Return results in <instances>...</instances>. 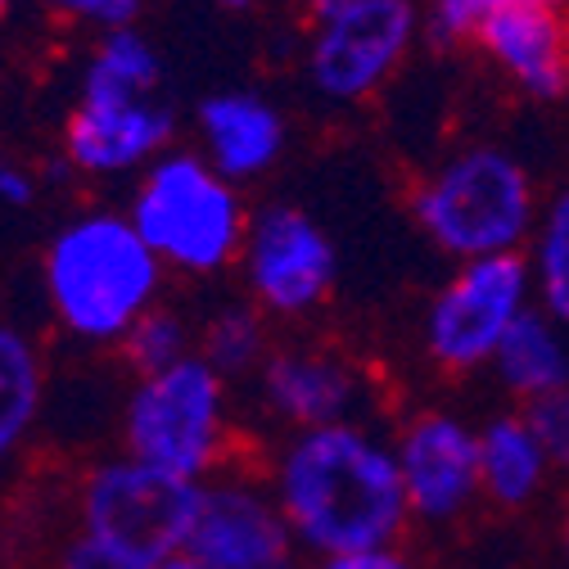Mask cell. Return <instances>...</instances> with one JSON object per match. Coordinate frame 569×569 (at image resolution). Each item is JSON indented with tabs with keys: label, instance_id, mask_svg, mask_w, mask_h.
I'll list each match as a JSON object with an SVG mask.
<instances>
[{
	"label": "cell",
	"instance_id": "obj_27",
	"mask_svg": "<svg viewBox=\"0 0 569 569\" xmlns=\"http://www.w3.org/2000/svg\"><path fill=\"white\" fill-rule=\"evenodd\" d=\"M308 6H312V19L321 23V19H330V14H339L343 6H352V0H308Z\"/></svg>",
	"mask_w": 569,
	"mask_h": 569
},
{
	"label": "cell",
	"instance_id": "obj_7",
	"mask_svg": "<svg viewBox=\"0 0 569 569\" xmlns=\"http://www.w3.org/2000/svg\"><path fill=\"white\" fill-rule=\"evenodd\" d=\"M131 227L154 253L181 267H218L236 244L240 208L218 172H208L190 154H177L146 177Z\"/></svg>",
	"mask_w": 569,
	"mask_h": 569
},
{
	"label": "cell",
	"instance_id": "obj_15",
	"mask_svg": "<svg viewBox=\"0 0 569 569\" xmlns=\"http://www.w3.org/2000/svg\"><path fill=\"white\" fill-rule=\"evenodd\" d=\"M479 475H483V497H492L497 507H529L542 492V483L556 475L525 411L492 416L479 430Z\"/></svg>",
	"mask_w": 569,
	"mask_h": 569
},
{
	"label": "cell",
	"instance_id": "obj_22",
	"mask_svg": "<svg viewBox=\"0 0 569 569\" xmlns=\"http://www.w3.org/2000/svg\"><path fill=\"white\" fill-rule=\"evenodd\" d=\"M525 416H529V425L538 430V439L551 457V470L569 475V389H556V393L529 402Z\"/></svg>",
	"mask_w": 569,
	"mask_h": 569
},
{
	"label": "cell",
	"instance_id": "obj_16",
	"mask_svg": "<svg viewBox=\"0 0 569 569\" xmlns=\"http://www.w3.org/2000/svg\"><path fill=\"white\" fill-rule=\"evenodd\" d=\"M492 367L502 376V385L525 402H538L556 389H569V326H560L556 317H547L533 303L516 321V330L502 339Z\"/></svg>",
	"mask_w": 569,
	"mask_h": 569
},
{
	"label": "cell",
	"instance_id": "obj_6",
	"mask_svg": "<svg viewBox=\"0 0 569 569\" xmlns=\"http://www.w3.org/2000/svg\"><path fill=\"white\" fill-rule=\"evenodd\" d=\"M533 303L538 299H533L529 258L502 253V258L461 262V271L443 284V295L425 317V343H430L435 362L452 371L488 367L502 339Z\"/></svg>",
	"mask_w": 569,
	"mask_h": 569
},
{
	"label": "cell",
	"instance_id": "obj_28",
	"mask_svg": "<svg viewBox=\"0 0 569 569\" xmlns=\"http://www.w3.org/2000/svg\"><path fill=\"white\" fill-rule=\"evenodd\" d=\"M159 569H208V565H203L194 551H186V556H172V560H163Z\"/></svg>",
	"mask_w": 569,
	"mask_h": 569
},
{
	"label": "cell",
	"instance_id": "obj_4",
	"mask_svg": "<svg viewBox=\"0 0 569 569\" xmlns=\"http://www.w3.org/2000/svg\"><path fill=\"white\" fill-rule=\"evenodd\" d=\"M154 258L131 222L87 218L68 227L50 249V295L63 321L91 339L136 326L159 276Z\"/></svg>",
	"mask_w": 569,
	"mask_h": 569
},
{
	"label": "cell",
	"instance_id": "obj_29",
	"mask_svg": "<svg viewBox=\"0 0 569 569\" xmlns=\"http://www.w3.org/2000/svg\"><path fill=\"white\" fill-rule=\"evenodd\" d=\"M218 6H222V10H249L253 0H218Z\"/></svg>",
	"mask_w": 569,
	"mask_h": 569
},
{
	"label": "cell",
	"instance_id": "obj_19",
	"mask_svg": "<svg viewBox=\"0 0 569 569\" xmlns=\"http://www.w3.org/2000/svg\"><path fill=\"white\" fill-rule=\"evenodd\" d=\"M37 398H41V376H37L32 348L19 335L0 330V457H6L19 443V435L32 425Z\"/></svg>",
	"mask_w": 569,
	"mask_h": 569
},
{
	"label": "cell",
	"instance_id": "obj_2",
	"mask_svg": "<svg viewBox=\"0 0 569 569\" xmlns=\"http://www.w3.org/2000/svg\"><path fill=\"white\" fill-rule=\"evenodd\" d=\"M172 131V109L163 100V68L154 46L113 28L91 54L82 104L68 118V154L87 172H127L150 159Z\"/></svg>",
	"mask_w": 569,
	"mask_h": 569
},
{
	"label": "cell",
	"instance_id": "obj_24",
	"mask_svg": "<svg viewBox=\"0 0 569 569\" xmlns=\"http://www.w3.org/2000/svg\"><path fill=\"white\" fill-rule=\"evenodd\" d=\"M326 569H416V565L402 560L393 547H380V551H358V556H330Z\"/></svg>",
	"mask_w": 569,
	"mask_h": 569
},
{
	"label": "cell",
	"instance_id": "obj_30",
	"mask_svg": "<svg viewBox=\"0 0 569 569\" xmlns=\"http://www.w3.org/2000/svg\"><path fill=\"white\" fill-rule=\"evenodd\" d=\"M10 6H14V0H0V14H6V10H10Z\"/></svg>",
	"mask_w": 569,
	"mask_h": 569
},
{
	"label": "cell",
	"instance_id": "obj_20",
	"mask_svg": "<svg viewBox=\"0 0 569 569\" xmlns=\"http://www.w3.org/2000/svg\"><path fill=\"white\" fill-rule=\"evenodd\" d=\"M258 343H262L258 321L249 312H227L208 330V362L222 367V371H240L258 358Z\"/></svg>",
	"mask_w": 569,
	"mask_h": 569
},
{
	"label": "cell",
	"instance_id": "obj_3",
	"mask_svg": "<svg viewBox=\"0 0 569 569\" xmlns=\"http://www.w3.org/2000/svg\"><path fill=\"white\" fill-rule=\"evenodd\" d=\"M538 212L525 163L492 146L452 154L416 190V222L461 262L520 253V244L533 240Z\"/></svg>",
	"mask_w": 569,
	"mask_h": 569
},
{
	"label": "cell",
	"instance_id": "obj_13",
	"mask_svg": "<svg viewBox=\"0 0 569 569\" xmlns=\"http://www.w3.org/2000/svg\"><path fill=\"white\" fill-rule=\"evenodd\" d=\"M190 551L208 569H295L290 533H284L280 516L262 497L240 492V488L203 492Z\"/></svg>",
	"mask_w": 569,
	"mask_h": 569
},
{
	"label": "cell",
	"instance_id": "obj_11",
	"mask_svg": "<svg viewBox=\"0 0 569 569\" xmlns=\"http://www.w3.org/2000/svg\"><path fill=\"white\" fill-rule=\"evenodd\" d=\"M475 41L529 96L560 100L569 91V14L556 0H511L479 23Z\"/></svg>",
	"mask_w": 569,
	"mask_h": 569
},
{
	"label": "cell",
	"instance_id": "obj_17",
	"mask_svg": "<svg viewBox=\"0 0 569 569\" xmlns=\"http://www.w3.org/2000/svg\"><path fill=\"white\" fill-rule=\"evenodd\" d=\"M271 402L299 425H339L352 402V380L330 358H280L267 371Z\"/></svg>",
	"mask_w": 569,
	"mask_h": 569
},
{
	"label": "cell",
	"instance_id": "obj_10",
	"mask_svg": "<svg viewBox=\"0 0 569 569\" xmlns=\"http://www.w3.org/2000/svg\"><path fill=\"white\" fill-rule=\"evenodd\" d=\"M398 470L416 516L425 520H452L483 492L479 475V430L461 416L430 411L407 425L398 443Z\"/></svg>",
	"mask_w": 569,
	"mask_h": 569
},
{
	"label": "cell",
	"instance_id": "obj_21",
	"mask_svg": "<svg viewBox=\"0 0 569 569\" xmlns=\"http://www.w3.org/2000/svg\"><path fill=\"white\" fill-rule=\"evenodd\" d=\"M131 358L150 376L181 362V326L172 317H140L131 326Z\"/></svg>",
	"mask_w": 569,
	"mask_h": 569
},
{
	"label": "cell",
	"instance_id": "obj_5",
	"mask_svg": "<svg viewBox=\"0 0 569 569\" xmlns=\"http://www.w3.org/2000/svg\"><path fill=\"white\" fill-rule=\"evenodd\" d=\"M199 502L203 492L186 475L146 461L109 466L87 492L91 542L140 569H159L163 560L181 556V547H190Z\"/></svg>",
	"mask_w": 569,
	"mask_h": 569
},
{
	"label": "cell",
	"instance_id": "obj_31",
	"mask_svg": "<svg viewBox=\"0 0 569 569\" xmlns=\"http://www.w3.org/2000/svg\"><path fill=\"white\" fill-rule=\"evenodd\" d=\"M565 551H569V525H565Z\"/></svg>",
	"mask_w": 569,
	"mask_h": 569
},
{
	"label": "cell",
	"instance_id": "obj_23",
	"mask_svg": "<svg viewBox=\"0 0 569 569\" xmlns=\"http://www.w3.org/2000/svg\"><path fill=\"white\" fill-rule=\"evenodd\" d=\"M46 6H54V10L68 14V19L100 23L104 32H113V28H131L140 0H46Z\"/></svg>",
	"mask_w": 569,
	"mask_h": 569
},
{
	"label": "cell",
	"instance_id": "obj_14",
	"mask_svg": "<svg viewBox=\"0 0 569 569\" xmlns=\"http://www.w3.org/2000/svg\"><path fill=\"white\" fill-rule=\"evenodd\" d=\"M199 127L222 177H253L284 146L280 113L262 96H249V91H227V96L203 100Z\"/></svg>",
	"mask_w": 569,
	"mask_h": 569
},
{
	"label": "cell",
	"instance_id": "obj_26",
	"mask_svg": "<svg viewBox=\"0 0 569 569\" xmlns=\"http://www.w3.org/2000/svg\"><path fill=\"white\" fill-rule=\"evenodd\" d=\"M0 199H10V203H28L32 199V181H28L23 168L0 163Z\"/></svg>",
	"mask_w": 569,
	"mask_h": 569
},
{
	"label": "cell",
	"instance_id": "obj_9",
	"mask_svg": "<svg viewBox=\"0 0 569 569\" xmlns=\"http://www.w3.org/2000/svg\"><path fill=\"white\" fill-rule=\"evenodd\" d=\"M218 443V376L208 362H177L146 380L131 402V448L146 466L194 479Z\"/></svg>",
	"mask_w": 569,
	"mask_h": 569
},
{
	"label": "cell",
	"instance_id": "obj_1",
	"mask_svg": "<svg viewBox=\"0 0 569 569\" xmlns=\"http://www.w3.org/2000/svg\"><path fill=\"white\" fill-rule=\"evenodd\" d=\"M280 497L295 533L330 556L380 551L411 516L398 452L358 425H317L280 470Z\"/></svg>",
	"mask_w": 569,
	"mask_h": 569
},
{
	"label": "cell",
	"instance_id": "obj_25",
	"mask_svg": "<svg viewBox=\"0 0 569 569\" xmlns=\"http://www.w3.org/2000/svg\"><path fill=\"white\" fill-rule=\"evenodd\" d=\"M63 569H140V565H131V560H122V556H113V551H104L100 542H78L73 551H68V565Z\"/></svg>",
	"mask_w": 569,
	"mask_h": 569
},
{
	"label": "cell",
	"instance_id": "obj_18",
	"mask_svg": "<svg viewBox=\"0 0 569 569\" xmlns=\"http://www.w3.org/2000/svg\"><path fill=\"white\" fill-rule=\"evenodd\" d=\"M529 271H533L538 308L560 326H569V186H560L538 212V227L529 240Z\"/></svg>",
	"mask_w": 569,
	"mask_h": 569
},
{
	"label": "cell",
	"instance_id": "obj_12",
	"mask_svg": "<svg viewBox=\"0 0 569 569\" xmlns=\"http://www.w3.org/2000/svg\"><path fill=\"white\" fill-rule=\"evenodd\" d=\"M253 280L258 295L280 308L299 312L312 308L335 280V249L321 236V227L299 208H271L253 231Z\"/></svg>",
	"mask_w": 569,
	"mask_h": 569
},
{
	"label": "cell",
	"instance_id": "obj_8",
	"mask_svg": "<svg viewBox=\"0 0 569 569\" xmlns=\"http://www.w3.org/2000/svg\"><path fill=\"white\" fill-rule=\"evenodd\" d=\"M416 32V0H352L339 14L317 23L308 73L330 100H362L402 63Z\"/></svg>",
	"mask_w": 569,
	"mask_h": 569
}]
</instances>
